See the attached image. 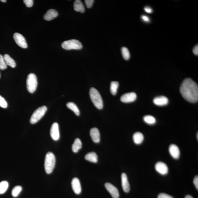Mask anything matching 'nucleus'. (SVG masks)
I'll return each mask as SVG.
<instances>
[{"label":"nucleus","mask_w":198,"mask_h":198,"mask_svg":"<svg viewBox=\"0 0 198 198\" xmlns=\"http://www.w3.org/2000/svg\"><path fill=\"white\" fill-rule=\"evenodd\" d=\"M180 91L187 101L192 103L198 101V85L192 79L187 78L184 80L181 84Z\"/></svg>","instance_id":"obj_1"},{"label":"nucleus","mask_w":198,"mask_h":198,"mask_svg":"<svg viewBox=\"0 0 198 198\" xmlns=\"http://www.w3.org/2000/svg\"><path fill=\"white\" fill-rule=\"evenodd\" d=\"M90 95L91 100L95 107L98 109L103 107V102L100 93L95 88H91L90 90Z\"/></svg>","instance_id":"obj_2"},{"label":"nucleus","mask_w":198,"mask_h":198,"mask_svg":"<svg viewBox=\"0 0 198 198\" xmlns=\"http://www.w3.org/2000/svg\"><path fill=\"white\" fill-rule=\"evenodd\" d=\"M56 157L54 154L48 152L46 156L45 162V168L48 174L52 173L56 164Z\"/></svg>","instance_id":"obj_3"},{"label":"nucleus","mask_w":198,"mask_h":198,"mask_svg":"<svg viewBox=\"0 0 198 198\" xmlns=\"http://www.w3.org/2000/svg\"><path fill=\"white\" fill-rule=\"evenodd\" d=\"M62 47L65 50H80L82 48L81 43L77 40L71 39L62 43Z\"/></svg>","instance_id":"obj_4"},{"label":"nucleus","mask_w":198,"mask_h":198,"mask_svg":"<svg viewBox=\"0 0 198 198\" xmlns=\"http://www.w3.org/2000/svg\"><path fill=\"white\" fill-rule=\"evenodd\" d=\"M38 81L35 74L31 73L28 76L27 79V87L30 93H33L36 91L37 87Z\"/></svg>","instance_id":"obj_5"},{"label":"nucleus","mask_w":198,"mask_h":198,"mask_svg":"<svg viewBox=\"0 0 198 198\" xmlns=\"http://www.w3.org/2000/svg\"><path fill=\"white\" fill-rule=\"evenodd\" d=\"M47 110L46 106H43L39 107L35 111L30 118V122L32 124H35L45 115Z\"/></svg>","instance_id":"obj_6"},{"label":"nucleus","mask_w":198,"mask_h":198,"mask_svg":"<svg viewBox=\"0 0 198 198\" xmlns=\"http://www.w3.org/2000/svg\"><path fill=\"white\" fill-rule=\"evenodd\" d=\"M13 38L17 45L21 48H26L28 47L26 40L22 35L18 33H15L13 35Z\"/></svg>","instance_id":"obj_7"},{"label":"nucleus","mask_w":198,"mask_h":198,"mask_svg":"<svg viewBox=\"0 0 198 198\" xmlns=\"http://www.w3.org/2000/svg\"><path fill=\"white\" fill-rule=\"evenodd\" d=\"M137 94L134 92L127 93L121 96L120 100L124 103H129L134 102L136 100Z\"/></svg>","instance_id":"obj_8"},{"label":"nucleus","mask_w":198,"mask_h":198,"mask_svg":"<svg viewBox=\"0 0 198 198\" xmlns=\"http://www.w3.org/2000/svg\"><path fill=\"white\" fill-rule=\"evenodd\" d=\"M50 135L52 138L55 141H57L59 139L60 134H59V125L57 123H54L52 125L50 129Z\"/></svg>","instance_id":"obj_9"},{"label":"nucleus","mask_w":198,"mask_h":198,"mask_svg":"<svg viewBox=\"0 0 198 198\" xmlns=\"http://www.w3.org/2000/svg\"><path fill=\"white\" fill-rule=\"evenodd\" d=\"M105 186L106 189L110 193L113 198H119V193L116 187L109 183H106Z\"/></svg>","instance_id":"obj_10"},{"label":"nucleus","mask_w":198,"mask_h":198,"mask_svg":"<svg viewBox=\"0 0 198 198\" xmlns=\"http://www.w3.org/2000/svg\"><path fill=\"white\" fill-rule=\"evenodd\" d=\"M155 168L156 171L161 175H166L168 173V166L164 163L158 162L155 165Z\"/></svg>","instance_id":"obj_11"},{"label":"nucleus","mask_w":198,"mask_h":198,"mask_svg":"<svg viewBox=\"0 0 198 198\" xmlns=\"http://www.w3.org/2000/svg\"><path fill=\"white\" fill-rule=\"evenodd\" d=\"M72 186L74 192L76 194H80L82 191L80 181L78 178H74L72 181Z\"/></svg>","instance_id":"obj_12"},{"label":"nucleus","mask_w":198,"mask_h":198,"mask_svg":"<svg viewBox=\"0 0 198 198\" xmlns=\"http://www.w3.org/2000/svg\"><path fill=\"white\" fill-rule=\"evenodd\" d=\"M169 152L172 157L175 159H178L180 155L179 149L177 145L172 144L169 148Z\"/></svg>","instance_id":"obj_13"},{"label":"nucleus","mask_w":198,"mask_h":198,"mask_svg":"<svg viewBox=\"0 0 198 198\" xmlns=\"http://www.w3.org/2000/svg\"><path fill=\"white\" fill-rule=\"evenodd\" d=\"M122 186L125 192L128 193L130 190V185L125 173H122L121 176Z\"/></svg>","instance_id":"obj_14"},{"label":"nucleus","mask_w":198,"mask_h":198,"mask_svg":"<svg viewBox=\"0 0 198 198\" xmlns=\"http://www.w3.org/2000/svg\"><path fill=\"white\" fill-rule=\"evenodd\" d=\"M153 103L155 105L159 106H165L168 103V100L167 97L161 96L155 97L153 99Z\"/></svg>","instance_id":"obj_15"},{"label":"nucleus","mask_w":198,"mask_h":198,"mask_svg":"<svg viewBox=\"0 0 198 198\" xmlns=\"http://www.w3.org/2000/svg\"><path fill=\"white\" fill-rule=\"evenodd\" d=\"M90 135L94 142L96 143L100 142V133L98 129L96 128L91 129L90 131Z\"/></svg>","instance_id":"obj_16"},{"label":"nucleus","mask_w":198,"mask_h":198,"mask_svg":"<svg viewBox=\"0 0 198 198\" xmlns=\"http://www.w3.org/2000/svg\"><path fill=\"white\" fill-rule=\"evenodd\" d=\"M58 16L57 12L54 9H50L48 10L44 15V18L47 21H50L54 19Z\"/></svg>","instance_id":"obj_17"},{"label":"nucleus","mask_w":198,"mask_h":198,"mask_svg":"<svg viewBox=\"0 0 198 198\" xmlns=\"http://www.w3.org/2000/svg\"><path fill=\"white\" fill-rule=\"evenodd\" d=\"M74 9L76 11L83 13L85 12V8L83 3L80 0H76L74 3Z\"/></svg>","instance_id":"obj_18"},{"label":"nucleus","mask_w":198,"mask_h":198,"mask_svg":"<svg viewBox=\"0 0 198 198\" xmlns=\"http://www.w3.org/2000/svg\"><path fill=\"white\" fill-rule=\"evenodd\" d=\"M85 159L90 162L96 163L98 162V156L97 154L94 152H91L88 153L85 156Z\"/></svg>","instance_id":"obj_19"},{"label":"nucleus","mask_w":198,"mask_h":198,"mask_svg":"<svg viewBox=\"0 0 198 198\" xmlns=\"http://www.w3.org/2000/svg\"><path fill=\"white\" fill-rule=\"evenodd\" d=\"M134 142L135 144H141L144 139V136L143 134L140 132H137L134 134L133 136Z\"/></svg>","instance_id":"obj_20"},{"label":"nucleus","mask_w":198,"mask_h":198,"mask_svg":"<svg viewBox=\"0 0 198 198\" xmlns=\"http://www.w3.org/2000/svg\"><path fill=\"white\" fill-rule=\"evenodd\" d=\"M4 57L7 65H9L12 68H14L16 66V62L8 54H4Z\"/></svg>","instance_id":"obj_21"},{"label":"nucleus","mask_w":198,"mask_h":198,"mask_svg":"<svg viewBox=\"0 0 198 198\" xmlns=\"http://www.w3.org/2000/svg\"><path fill=\"white\" fill-rule=\"evenodd\" d=\"M82 147V143L80 139L77 138L74 141L72 146V150L74 153H77Z\"/></svg>","instance_id":"obj_22"},{"label":"nucleus","mask_w":198,"mask_h":198,"mask_svg":"<svg viewBox=\"0 0 198 198\" xmlns=\"http://www.w3.org/2000/svg\"><path fill=\"white\" fill-rule=\"evenodd\" d=\"M66 106H67L68 108L73 111L77 116H79L80 115V111H79L78 108L74 103L69 102L67 103Z\"/></svg>","instance_id":"obj_23"},{"label":"nucleus","mask_w":198,"mask_h":198,"mask_svg":"<svg viewBox=\"0 0 198 198\" xmlns=\"http://www.w3.org/2000/svg\"><path fill=\"white\" fill-rule=\"evenodd\" d=\"M119 86L118 82L112 81L111 83L110 91L111 94L115 95L116 94Z\"/></svg>","instance_id":"obj_24"},{"label":"nucleus","mask_w":198,"mask_h":198,"mask_svg":"<svg viewBox=\"0 0 198 198\" xmlns=\"http://www.w3.org/2000/svg\"><path fill=\"white\" fill-rule=\"evenodd\" d=\"M9 186L8 182L7 181H3L0 182V194H3L7 191Z\"/></svg>","instance_id":"obj_25"},{"label":"nucleus","mask_w":198,"mask_h":198,"mask_svg":"<svg viewBox=\"0 0 198 198\" xmlns=\"http://www.w3.org/2000/svg\"><path fill=\"white\" fill-rule=\"evenodd\" d=\"M144 121L147 124H153L156 123V119L153 116L151 115H146L144 118Z\"/></svg>","instance_id":"obj_26"},{"label":"nucleus","mask_w":198,"mask_h":198,"mask_svg":"<svg viewBox=\"0 0 198 198\" xmlns=\"http://www.w3.org/2000/svg\"><path fill=\"white\" fill-rule=\"evenodd\" d=\"M121 51L123 58L126 60H129L130 56L128 49L126 47H123L121 48Z\"/></svg>","instance_id":"obj_27"},{"label":"nucleus","mask_w":198,"mask_h":198,"mask_svg":"<svg viewBox=\"0 0 198 198\" xmlns=\"http://www.w3.org/2000/svg\"><path fill=\"white\" fill-rule=\"evenodd\" d=\"M22 188L20 186H17L14 188L12 190V194L14 197H17L19 195V193L22 190Z\"/></svg>","instance_id":"obj_28"},{"label":"nucleus","mask_w":198,"mask_h":198,"mask_svg":"<svg viewBox=\"0 0 198 198\" xmlns=\"http://www.w3.org/2000/svg\"><path fill=\"white\" fill-rule=\"evenodd\" d=\"M7 65L2 55L0 54V69L4 70L7 69Z\"/></svg>","instance_id":"obj_29"},{"label":"nucleus","mask_w":198,"mask_h":198,"mask_svg":"<svg viewBox=\"0 0 198 198\" xmlns=\"http://www.w3.org/2000/svg\"><path fill=\"white\" fill-rule=\"evenodd\" d=\"M0 106L4 108H7L8 106L7 101L1 95H0Z\"/></svg>","instance_id":"obj_30"},{"label":"nucleus","mask_w":198,"mask_h":198,"mask_svg":"<svg viewBox=\"0 0 198 198\" xmlns=\"http://www.w3.org/2000/svg\"><path fill=\"white\" fill-rule=\"evenodd\" d=\"M23 1L27 7H33V0H24Z\"/></svg>","instance_id":"obj_31"},{"label":"nucleus","mask_w":198,"mask_h":198,"mask_svg":"<svg viewBox=\"0 0 198 198\" xmlns=\"http://www.w3.org/2000/svg\"><path fill=\"white\" fill-rule=\"evenodd\" d=\"M94 0H85V4L88 8H90L92 7L94 2Z\"/></svg>","instance_id":"obj_32"},{"label":"nucleus","mask_w":198,"mask_h":198,"mask_svg":"<svg viewBox=\"0 0 198 198\" xmlns=\"http://www.w3.org/2000/svg\"><path fill=\"white\" fill-rule=\"evenodd\" d=\"M158 198H173L171 196L165 193H161L158 195Z\"/></svg>","instance_id":"obj_33"},{"label":"nucleus","mask_w":198,"mask_h":198,"mask_svg":"<svg viewBox=\"0 0 198 198\" xmlns=\"http://www.w3.org/2000/svg\"><path fill=\"white\" fill-rule=\"evenodd\" d=\"M193 183H194L195 186L197 190H198V176H196L194 178L193 180Z\"/></svg>","instance_id":"obj_34"},{"label":"nucleus","mask_w":198,"mask_h":198,"mask_svg":"<svg viewBox=\"0 0 198 198\" xmlns=\"http://www.w3.org/2000/svg\"><path fill=\"white\" fill-rule=\"evenodd\" d=\"M141 19L144 22H149L150 21V19H149L148 17L145 16V15H142V16Z\"/></svg>","instance_id":"obj_35"},{"label":"nucleus","mask_w":198,"mask_h":198,"mask_svg":"<svg viewBox=\"0 0 198 198\" xmlns=\"http://www.w3.org/2000/svg\"><path fill=\"white\" fill-rule=\"evenodd\" d=\"M193 53L196 56L198 55V45H196L193 50Z\"/></svg>","instance_id":"obj_36"},{"label":"nucleus","mask_w":198,"mask_h":198,"mask_svg":"<svg viewBox=\"0 0 198 198\" xmlns=\"http://www.w3.org/2000/svg\"><path fill=\"white\" fill-rule=\"evenodd\" d=\"M144 10L146 12L149 13H151L153 12V10H152V8L148 7H145Z\"/></svg>","instance_id":"obj_37"},{"label":"nucleus","mask_w":198,"mask_h":198,"mask_svg":"<svg viewBox=\"0 0 198 198\" xmlns=\"http://www.w3.org/2000/svg\"><path fill=\"white\" fill-rule=\"evenodd\" d=\"M185 198H194L192 196L189 195H188L185 196Z\"/></svg>","instance_id":"obj_38"},{"label":"nucleus","mask_w":198,"mask_h":198,"mask_svg":"<svg viewBox=\"0 0 198 198\" xmlns=\"http://www.w3.org/2000/svg\"><path fill=\"white\" fill-rule=\"evenodd\" d=\"M1 1H2L3 2H6V1H7L6 0H1Z\"/></svg>","instance_id":"obj_39"},{"label":"nucleus","mask_w":198,"mask_h":198,"mask_svg":"<svg viewBox=\"0 0 198 198\" xmlns=\"http://www.w3.org/2000/svg\"><path fill=\"white\" fill-rule=\"evenodd\" d=\"M197 139H198V132L197 133Z\"/></svg>","instance_id":"obj_40"},{"label":"nucleus","mask_w":198,"mask_h":198,"mask_svg":"<svg viewBox=\"0 0 198 198\" xmlns=\"http://www.w3.org/2000/svg\"><path fill=\"white\" fill-rule=\"evenodd\" d=\"M0 77H1V74H0Z\"/></svg>","instance_id":"obj_41"}]
</instances>
